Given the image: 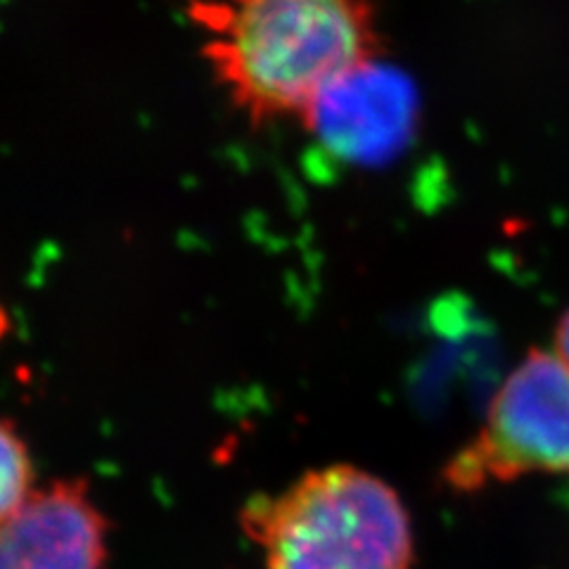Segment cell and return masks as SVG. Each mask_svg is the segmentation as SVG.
<instances>
[{
    "instance_id": "1",
    "label": "cell",
    "mask_w": 569,
    "mask_h": 569,
    "mask_svg": "<svg viewBox=\"0 0 569 569\" xmlns=\"http://www.w3.org/2000/svg\"><path fill=\"white\" fill-rule=\"evenodd\" d=\"M186 14L213 83L252 129L316 131L385 48L376 0H190Z\"/></svg>"
},
{
    "instance_id": "2",
    "label": "cell",
    "mask_w": 569,
    "mask_h": 569,
    "mask_svg": "<svg viewBox=\"0 0 569 569\" xmlns=\"http://www.w3.org/2000/svg\"><path fill=\"white\" fill-rule=\"evenodd\" d=\"M242 527L269 569H408L413 531L399 493L347 462L254 496Z\"/></svg>"
},
{
    "instance_id": "3",
    "label": "cell",
    "mask_w": 569,
    "mask_h": 569,
    "mask_svg": "<svg viewBox=\"0 0 569 569\" xmlns=\"http://www.w3.org/2000/svg\"><path fill=\"white\" fill-rule=\"evenodd\" d=\"M531 472L569 475V370L546 351H531L510 372L443 479L456 491H479Z\"/></svg>"
},
{
    "instance_id": "4",
    "label": "cell",
    "mask_w": 569,
    "mask_h": 569,
    "mask_svg": "<svg viewBox=\"0 0 569 569\" xmlns=\"http://www.w3.org/2000/svg\"><path fill=\"white\" fill-rule=\"evenodd\" d=\"M107 522L83 482L33 489L0 525V569H102Z\"/></svg>"
},
{
    "instance_id": "5",
    "label": "cell",
    "mask_w": 569,
    "mask_h": 569,
    "mask_svg": "<svg viewBox=\"0 0 569 569\" xmlns=\"http://www.w3.org/2000/svg\"><path fill=\"white\" fill-rule=\"evenodd\" d=\"M33 491V462L24 439L10 420L0 418V525Z\"/></svg>"
},
{
    "instance_id": "6",
    "label": "cell",
    "mask_w": 569,
    "mask_h": 569,
    "mask_svg": "<svg viewBox=\"0 0 569 569\" xmlns=\"http://www.w3.org/2000/svg\"><path fill=\"white\" fill-rule=\"evenodd\" d=\"M558 359L567 366L569 370V311L562 316L558 332H556V351H553Z\"/></svg>"
}]
</instances>
